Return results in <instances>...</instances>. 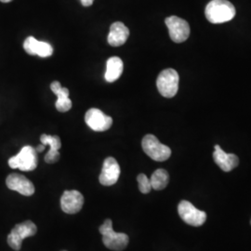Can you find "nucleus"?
<instances>
[{
	"label": "nucleus",
	"instance_id": "23",
	"mask_svg": "<svg viewBox=\"0 0 251 251\" xmlns=\"http://www.w3.org/2000/svg\"><path fill=\"white\" fill-rule=\"evenodd\" d=\"M2 3H9V2H11L12 0H0Z\"/></svg>",
	"mask_w": 251,
	"mask_h": 251
},
{
	"label": "nucleus",
	"instance_id": "5",
	"mask_svg": "<svg viewBox=\"0 0 251 251\" xmlns=\"http://www.w3.org/2000/svg\"><path fill=\"white\" fill-rule=\"evenodd\" d=\"M179 74L174 69L163 70L156 80V87L159 93L165 98L174 97L179 90Z\"/></svg>",
	"mask_w": 251,
	"mask_h": 251
},
{
	"label": "nucleus",
	"instance_id": "1",
	"mask_svg": "<svg viewBox=\"0 0 251 251\" xmlns=\"http://www.w3.org/2000/svg\"><path fill=\"white\" fill-rule=\"evenodd\" d=\"M236 10L227 0H211L205 9V15L211 24H224L234 18Z\"/></svg>",
	"mask_w": 251,
	"mask_h": 251
},
{
	"label": "nucleus",
	"instance_id": "10",
	"mask_svg": "<svg viewBox=\"0 0 251 251\" xmlns=\"http://www.w3.org/2000/svg\"><path fill=\"white\" fill-rule=\"evenodd\" d=\"M6 184L9 190L16 191L19 194L30 197L35 194V186L30 179L18 173H11L7 177Z\"/></svg>",
	"mask_w": 251,
	"mask_h": 251
},
{
	"label": "nucleus",
	"instance_id": "20",
	"mask_svg": "<svg viewBox=\"0 0 251 251\" xmlns=\"http://www.w3.org/2000/svg\"><path fill=\"white\" fill-rule=\"evenodd\" d=\"M137 180L139 183V189L143 194H148L152 190V185L150 179L145 174H139L137 177Z\"/></svg>",
	"mask_w": 251,
	"mask_h": 251
},
{
	"label": "nucleus",
	"instance_id": "19",
	"mask_svg": "<svg viewBox=\"0 0 251 251\" xmlns=\"http://www.w3.org/2000/svg\"><path fill=\"white\" fill-rule=\"evenodd\" d=\"M150 181H151L152 189H154L156 191L163 190V189L166 188L169 184L170 175H169L168 171H165L163 169H159L152 173Z\"/></svg>",
	"mask_w": 251,
	"mask_h": 251
},
{
	"label": "nucleus",
	"instance_id": "18",
	"mask_svg": "<svg viewBox=\"0 0 251 251\" xmlns=\"http://www.w3.org/2000/svg\"><path fill=\"white\" fill-rule=\"evenodd\" d=\"M106 72H105V80L109 83L117 81L122 75L124 70V64L119 57H111L108 59L106 63Z\"/></svg>",
	"mask_w": 251,
	"mask_h": 251
},
{
	"label": "nucleus",
	"instance_id": "9",
	"mask_svg": "<svg viewBox=\"0 0 251 251\" xmlns=\"http://www.w3.org/2000/svg\"><path fill=\"white\" fill-rule=\"evenodd\" d=\"M86 124L94 131H105L113 125V118L97 108H91L85 115Z\"/></svg>",
	"mask_w": 251,
	"mask_h": 251
},
{
	"label": "nucleus",
	"instance_id": "15",
	"mask_svg": "<svg viewBox=\"0 0 251 251\" xmlns=\"http://www.w3.org/2000/svg\"><path fill=\"white\" fill-rule=\"evenodd\" d=\"M50 90L58 97V100L55 102L56 109L62 113L68 112L72 108V100L69 98L68 89L63 88L60 82L54 81L50 85Z\"/></svg>",
	"mask_w": 251,
	"mask_h": 251
},
{
	"label": "nucleus",
	"instance_id": "24",
	"mask_svg": "<svg viewBox=\"0 0 251 251\" xmlns=\"http://www.w3.org/2000/svg\"></svg>",
	"mask_w": 251,
	"mask_h": 251
},
{
	"label": "nucleus",
	"instance_id": "17",
	"mask_svg": "<svg viewBox=\"0 0 251 251\" xmlns=\"http://www.w3.org/2000/svg\"><path fill=\"white\" fill-rule=\"evenodd\" d=\"M129 36V30L123 23H114L110 27L107 41L112 47H120L124 45Z\"/></svg>",
	"mask_w": 251,
	"mask_h": 251
},
{
	"label": "nucleus",
	"instance_id": "12",
	"mask_svg": "<svg viewBox=\"0 0 251 251\" xmlns=\"http://www.w3.org/2000/svg\"><path fill=\"white\" fill-rule=\"evenodd\" d=\"M120 176L119 164L114 157H107L102 165V170L100 175V184L104 186H111L117 182Z\"/></svg>",
	"mask_w": 251,
	"mask_h": 251
},
{
	"label": "nucleus",
	"instance_id": "8",
	"mask_svg": "<svg viewBox=\"0 0 251 251\" xmlns=\"http://www.w3.org/2000/svg\"><path fill=\"white\" fill-rule=\"evenodd\" d=\"M165 23L169 29L170 36L173 42L182 43L188 39L190 26L185 20L177 16H171L166 19Z\"/></svg>",
	"mask_w": 251,
	"mask_h": 251
},
{
	"label": "nucleus",
	"instance_id": "3",
	"mask_svg": "<svg viewBox=\"0 0 251 251\" xmlns=\"http://www.w3.org/2000/svg\"><path fill=\"white\" fill-rule=\"evenodd\" d=\"M38 165V157L36 148L26 145L22 148L17 155L9 159V166L11 169H19L22 171H35Z\"/></svg>",
	"mask_w": 251,
	"mask_h": 251
},
{
	"label": "nucleus",
	"instance_id": "21",
	"mask_svg": "<svg viewBox=\"0 0 251 251\" xmlns=\"http://www.w3.org/2000/svg\"><path fill=\"white\" fill-rule=\"evenodd\" d=\"M80 1L84 7H90L94 2V0H80Z\"/></svg>",
	"mask_w": 251,
	"mask_h": 251
},
{
	"label": "nucleus",
	"instance_id": "4",
	"mask_svg": "<svg viewBox=\"0 0 251 251\" xmlns=\"http://www.w3.org/2000/svg\"><path fill=\"white\" fill-rule=\"evenodd\" d=\"M142 146L144 152L154 161H166L171 157V148L161 144L154 135L144 136Z\"/></svg>",
	"mask_w": 251,
	"mask_h": 251
},
{
	"label": "nucleus",
	"instance_id": "7",
	"mask_svg": "<svg viewBox=\"0 0 251 251\" xmlns=\"http://www.w3.org/2000/svg\"><path fill=\"white\" fill-rule=\"evenodd\" d=\"M178 211L181 220L191 226L198 227L204 225L206 222V212L199 210L192 203L186 200H182L179 203Z\"/></svg>",
	"mask_w": 251,
	"mask_h": 251
},
{
	"label": "nucleus",
	"instance_id": "6",
	"mask_svg": "<svg viewBox=\"0 0 251 251\" xmlns=\"http://www.w3.org/2000/svg\"><path fill=\"white\" fill-rule=\"evenodd\" d=\"M36 232L37 227L31 221H26L22 224H19L14 226V228L9 233L8 236V244L12 250L19 251L22 249L23 240L27 237L34 236Z\"/></svg>",
	"mask_w": 251,
	"mask_h": 251
},
{
	"label": "nucleus",
	"instance_id": "2",
	"mask_svg": "<svg viewBox=\"0 0 251 251\" xmlns=\"http://www.w3.org/2000/svg\"><path fill=\"white\" fill-rule=\"evenodd\" d=\"M99 231L102 234V242L104 246L111 251H122L128 245L129 238L127 234L115 232L110 219L104 221L103 225L100 227Z\"/></svg>",
	"mask_w": 251,
	"mask_h": 251
},
{
	"label": "nucleus",
	"instance_id": "16",
	"mask_svg": "<svg viewBox=\"0 0 251 251\" xmlns=\"http://www.w3.org/2000/svg\"><path fill=\"white\" fill-rule=\"evenodd\" d=\"M40 141L42 144L49 145L50 150L45 155V161L48 164H54L59 161L60 152L59 150L62 147L61 139L59 136H50V135L43 134L40 137Z\"/></svg>",
	"mask_w": 251,
	"mask_h": 251
},
{
	"label": "nucleus",
	"instance_id": "25",
	"mask_svg": "<svg viewBox=\"0 0 251 251\" xmlns=\"http://www.w3.org/2000/svg\"></svg>",
	"mask_w": 251,
	"mask_h": 251
},
{
	"label": "nucleus",
	"instance_id": "22",
	"mask_svg": "<svg viewBox=\"0 0 251 251\" xmlns=\"http://www.w3.org/2000/svg\"><path fill=\"white\" fill-rule=\"evenodd\" d=\"M45 146L46 145H44V144H42V145H38L37 147L36 148V151L37 152H43L44 150H45Z\"/></svg>",
	"mask_w": 251,
	"mask_h": 251
},
{
	"label": "nucleus",
	"instance_id": "14",
	"mask_svg": "<svg viewBox=\"0 0 251 251\" xmlns=\"http://www.w3.org/2000/svg\"><path fill=\"white\" fill-rule=\"evenodd\" d=\"M213 159L216 164L225 172L233 171L239 164V159L235 154L225 152L218 144L215 145Z\"/></svg>",
	"mask_w": 251,
	"mask_h": 251
},
{
	"label": "nucleus",
	"instance_id": "11",
	"mask_svg": "<svg viewBox=\"0 0 251 251\" xmlns=\"http://www.w3.org/2000/svg\"><path fill=\"white\" fill-rule=\"evenodd\" d=\"M84 205V197L80 192L71 190L65 191L61 198V207L67 214H75L79 212Z\"/></svg>",
	"mask_w": 251,
	"mask_h": 251
},
{
	"label": "nucleus",
	"instance_id": "13",
	"mask_svg": "<svg viewBox=\"0 0 251 251\" xmlns=\"http://www.w3.org/2000/svg\"><path fill=\"white\" fill-rule=\"evenodd\" d=\"M24 49L29 55H37L41 58H47L53 53L52 46L44 41H38L34 36H28L25 40Z\"/></svg>",
	"mask_w": 251,
	"mask_h": 251
}]
</instances>
